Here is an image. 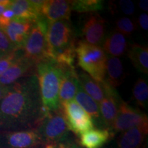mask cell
<instances>
[{
	"instance_id": "obj_5",
	"label": "cell",
	"mask_w": 148,
	"mask_h": 148,
	"mask_svg": "<svg viewBox=\"0 0 148 148\" xmlns=\"http://www.w3.org/2000/svg\"><path fill=\"white\" fill-rule=\"evenodd\" d=\"M48 23L49 21L43 16L34 22L22 49L24 56L36 64L51 59L46 38Z\"/></svg>"
},
{
	"instance_id": "obj_8",
	"label": "cell",
	"mask_w": 148,
	"mask_h": 148,
	"mask_svg": "<svg viewBox=\"0 0 148 148\" xmlns=\"http://www.w3.org/2000/svg\"><path fill=\"white\" fill-rule=\"evenodd\" d=\"M145 124H148L147 114L121 100L116 119L110 131L114 135L116 133H121L132 127Z\"/></svg>"
},
{
	"instance_id": "obj_3",
	"label": "cell",
	"mask_w": 148,
	"mask_h": 148,
	"mask_svg": "<svg viewBox=\"0 0 148 148\" xmlns=\"http://www.w3.org/2000/svg\"><path fill=\"white\" fill-rule=\"evenodd\" d=\"M36 75L44 108L47 112L60 109L59 89L62 71L59 66L52 59L41 61L36 64Z\"/></svg>"
},
{
	"instance_id": "obj_19",
	"label": "cell",
	"mask_w": 148,
	"mask_h": 148,
	"mask_svg": "<svg viewBox=\"0 0 148 148\" xmlns=\"http://www.w3.org/2000/svg\"><path fill=\"white\" fill-rule=\"evenodd\" d=\"M75 99L77 104L90 116L94 126L96 125L97 128L102 129L99 104L84 91L80 84L78 86Z\"/></svg>"
},
{
	"instance_id": "obj_29",
	"label": "cell",
	"mask_w": 148,
	"mask_h": 148,
	"mask_svg": "<svg viewBox=\"0 0 148 148\" xmlns=\"http://www.w3.org/2000/svg\"><path fill=\"white\" fill-rule=\"evenodd\" d=\"M44 148H83L79 145L78 142L73 139L71 136L66 139L52 145H43Z\"/></svg>"
},
{
	"instance_id": "obj_12",
	"label": "cell",
	"mask_w": 148,
	"mask_h": 148,
	"mask_svg": "<svg viewBox=\"0 0 148 148\" xmlns=\"http://www.w3.org/2000/svg\"><path fill=\"white\" fill-rule=\"evenodd\" d=\"M36 74V64L23 54L0 76V85L10 86L22 77Z\"/></svg>"
},
{
	"instance_id": "obj_16",
	"label": "cell",
	"mask_w": 148,
	"mask_h": 148,
	"mask_svg": "<svg viewBox=\"0 0 148 148\" xmlns=\"http://www.w3.org/2000/svg\"><path fill=\"white\" fill-rule=\"evenodd\" d=\"M148 133V124L136 126L121 133L116 148H144Z\"/></svg>"
},
{
	"instance_id": "obj_26",
	"label": "cell",
	"mask_w": 148,
	"mask_h": 148,
	"mask_svg": "<svg viewBox=\"0 0 148 148\" xmlns=\"http://www.w3.org/2000/svg\"><path fill=\"white\" fill-rule=\"evenodd\" d=\"M23 54V50L21 49L8 53L0 58V76L3 75Z\"/></svg>"
},
{
	"instance_id": "obj_17",
	"label": "cell",
	"mask_w": 148,
	"mask_h": 148,
	"mask_svg": "<svg viewBox=\"0 0 148 148\" xmlns=\"http://www.w3.org/2000/svg\"><path fill=\"white\" fill-rule=\"evenodd\" d=\"M113 136L108 130L92 128L79 135L78 143L83 148H101Z\"/></svg>"
},
{
	"instance_id": "obj_20",
	"label": "cell",
	"mask_w": 148,
	"mask_h": 148,
	"mask_svg": "<svg viewBox=\"0 0 148 148\" xmlns=\"http://www.w3.org/2000/svg\"><path fill=\"white\" fill-rule=\"evenodd\" d=\"M103 50L107 55L118 57L125 53L127 49V43L125 36L116 30H114L106 37L103 44Z\"/></svg>"
},
{
	"instance_id": "obj_18",
	"label": "cell",
	"mask_w": 148,
	"mask_h": 148,
	"mask_svg": "<svg viewBox=\"0 0 148 148\" xmlns=\"http://www.w3.org/2000/svg\"><path fill=\"white\" fill-rule=\"evenodd\" d=\"M14 14V19L34 23L40 17L41 14L28 0H12L10 8Z\"/></svg>"
},
{
	"instance_id": "obj_32",
	"label": "cell",
	"mask_w": 148,
	"mask_h": 148,
	"mask_svg": "<svg viewBox=\"0 0 148 148\" xmlns=\"http://www.w3.org/2000/svg\"><path fill=\"white\" fill-rule=\"evenodd\" d=\"M12 0H0V15L3 13L4 11L10 8Z\"/></svg>"
},
{
	"instance_id": "obj_4",
	"label": "cell",
	"mask_w": 148,
	"mask_h": 148,
	"mask_svg": "<svg viewBox=\"0 0 148 148\" xmlns=\"http://www.w3.org/2000/svg\"><path fill=\"white\" fill-rule=\"evenodd\" d=\"M75 56L78 65L85 73L98 82L105 81L107 56L100 46L80 40L75 47Z\"/></svg>"
},
{
	"instance_id": "obj_6",
	"label": "cell",
	"mask_w": 148,
	"mask_h": 148,
	"mask_svg": "<svg viewBox=\"0 0 148 148\" xmlns=\"http://www.w3.org/2000/svg\"><path fill=\"white\" fill-rule=\"evenodd\" d=\"M42 145H52L70 136V130L62 110L47 112L36 128Z\"/></svg>"
},
{
	"instance_id": "obj_27",
	"label": "cell",
	"mask_w": 148,
	"mask_h": 148,
	"mask_svg": "<svg viewBox=\"0 0 148 148\" xmlns=\"http://www.w3.org/2000/svg\"><path fill=\"white\" fill-rule=\"evenodd\" d=\"M115 30L121 33L122 34L131 35L136 29L135 24L127 17H121L115 21Z\"/></svg>"
},
{
	"instance_id": "obj_22",
	"label": "cell",
	"mask_w": 148,
	"mask_h": 148,
	"mask_svg": "<svg viewBox=\"0 0 148 148\" xmlns=\"http://www.w3.org/2000/svg\"><path fill=\"white\" fill-rule=\"evenodd\" d=\"M77 77L84 91L99 104L104 97V90L101 83L97 82L83 71L77 73Z\"/></svg>"
},
{
	"instance_id": "obj_36",
	"label": "cell",
	"mask_w": 148,
	"mask_h": 148,
	"mask_svg": "<svg viewBox=\"0 0 148 148\" xmlns=\"http://www.w3.org/2000/svg\"><path fill=\"white\" fill-rule=\"evenodd\" d=\"M36 148H44V147H43V145H40V146H39V147H36Z\"/></svg>"
},
{
	"instance_id": "obj_23",
	"label": "cell",
	"mask_w": 148,
	"mask_h": 148,
	"mask_svg": "<svg viewBox=\"0 0 148 148\" xmlns=\"http://www.w3.org/2000/svg\"><path fill=\"white\" fill-rule=\"evenodd\" d=\"M129 58L138 72L147 75L148 73V49L147 46L134 43L130 47Z\"/></svg>"
},
{
	"instance_id": "obj_7",
	"label": "cell",
	"mask_w": 148,
	"mask_h": 148,
	"mask_svg": "<svg viewBox=\"0 0 148 148\" xmlns=\"http://www.w3.org/2000/svg\"><path fill=\"white\" fill-rule=\"evenodd\" d=\"M60 106L68 128L74 134L79 136L94 128V123L90 116L75 101H66L61 103Z\"/></svg>"
},
{
	"instance_id": "obj_11",
	"label": "cell",
	"mask_w": 148,
	"mask_h": 148,
	"mask_svg": "<svg viewBox=\"0 0 148 148\" xmlns=\"http://www.w3.org/2000/svg\"><path fill=\"white\" fill-rule=\"evenodd\" d=\"M106 20L97 12L88 14L82 29L83 41L92 45H102L106 38Z\"/></svg>"
},
{
	"instance_id": "obj_33",
	"label": "cell",
	"mask_w": 148,
	"mask_h": 148,
	"mask_svg": "<svg viewBox=\"0 0 148 148\" xmlns=\"http://www.w3.org/2000/svg\"><path fill=\"white\" fill-rule=\"evenodd\" d=\"M10 86H2V85H0V101L4 97V96L6 95L7 92H8L9 89H10Z\"/></svg>"
},
{
	"instance_id": "obj_21",
	"label": "cell",
	"mask_w": 148,
	"mask_h": 148,
	"mask_svg": "<svg viewBox=\"0 0 148 148\" xmlns=\"http://www.w3.org/2000/svg\"><path fill=\"white\" fill-rule=\"evenodd\" d=\"M107 56L105 80L112 87L120 86L125 78L123 67L118 57Z\"/></svg>"
},
{
	"instance_id": "obj_25",
	"label": "cell",
	"mask_w": 148,
	"mask_h": 148,
	"mask_svg": "<svg viewBox=\"0 0 148 148\" xmlns=\"http://www.w3.org/2000/svg\"><path fill=\"white\" fill-rule=\"evenodd\" d=\"M103 1L101 0H75L71 1L72 10L78 12H96L102 10Z\"/></svg>"
},
{
	"instance_id": "obj_14",
	"label": "cell",
	"mask_w": 148,
	"mask_h": 148,
	"mask_svg": "<svg viewBox=\"0 0 148 148\" xmlns=\"http://www.w3.org/2000/svg\"><path fill=\"white\" fill-rule=\"evenodd\" d=\"M71 11V1L47 0L42 5L41 14L49 22L60 20L69 21Z\"/></svg>"
},
{
	"instance_id": "obj_13",
	"label": "cell",
	"mask_w": 148,
	"mask_h": 148,
	"mask_svg": "<svg viewBox=\"0 0 148 148\" xmlns=\"http://www.w3.org/2000/svg\"><path fill=\"white\" fill-rule=\"evenodd\" d=\"M34 23L13 19L8 25L1 27L16 50L23 49Z\"/></svg>"
},
{
	"instance_id": "obj_28",
	"label": "cell",
	"mask_w": 148,
	"mask_h": 148,
	"mask_svg": "<svg viewBox=\"0 0 148 148\" xmlns=\"http://www.w3.org/2000/svg\"><path fill=\"white\" fill-rule=\"evenodd\" d=\"M14 51L17 50L11 43L5 33L0 29V53L5 55Z\"/></svg>"
},
{
	"instance_id": "obj_34",
	"label": "cell",
	"mask_w": 148,
	"mask_h": 148,
	"mask_svg": "<svg viewBox=\"0 0 148 148\" xmlns=\"http://www.w3.org/2000/svg\"><path fill=\"white\" fill-rule=\"evenodd\" d=\"M138 5L140 9L144 11L148 10V1L147 0H140L138 1Z\"/></svg>"
},
{
	"instance_id": "obj_15",
	"label": "cell",
	"mask_w": 148,
	"mask_h": 148,
	"mask_svg": "<svg viewBox=\"0 0 148 148\" xmlns=\"http://www.w3.org/2000/svg\"><path fill=\"white\" fill-rule=\"evenodd\" d=\"M60 69L62 71V77L59 89V101L61 104L66 101L73 100L76 95L79 83L75 67Z\"/></svg>"
},
{
	"instance_id": "obj_35",
	"label": "cell",
	"mask_w": 148,
	"mask_h": 148,
	"mask_svg": "<svg viewBox=\"0 0 148 148\" xmlns=\"http://www.w3.org/2000/svg\"><path fill=\"white\" fill-rule=\"evenodd\" d=\"M5 55H6V54H5ZM3 56H5V55H3V54H1V53H0V58H2V57Z\"/></svg>"
},
{
	"instance_id": "obj_1",
	"label": "cell",
	"mask_w": 148,
	"mask_h": 148,
	"mask_svg": "<svg viewBox=\"0 0 148 148\" xmlns=\"http://www.w3.org/2000/svg\"><path fill=\"white\" fill-rule=\"evenodd\" d=\"M47 112L36 74L22 77L0 101V132L36 129Z\"/></svg>"
},
{
	"instance_id": "obj_2",
	"label": "cell",
	"mask_w": 148,
	"mask_h": 148,
	"mask_svg": "<svg viewBox=\"0 0 148 148\" xmlns=\"http://www.w3.org/2000/svg\"><path fill=\"white\" fill-rule=\"evenodd\" d=\"M48 51L56 62H66L75 57V33L66 20L49 22L46 33Z\"/></svg>"
},
{
	"instance_id": "obj_9",
	"label": "cell",
	"mask_w": 148,
	"mask_h": 148,
	"mask_svg": "<svg viewBox=\"0 0 148 148\" xmlns=\"http://www.w3.org/2000/svg\"><path fill=\"white\" fill-rule=\"evenodd\" d=\"M104 90V97L99 103L102 129L110 130L116 119L119 103L122 99L116 88L103 81L101 82Z\"/></svg>"
},
{
	"instance_id": "obj_30",
	"label": "cell",
	"mask_w": 148,
	"mask_h": 148,
	"mask_svg": "<svg viewBox=\"0 0 148 148\" xmlns=\"http://www.w3.org/2000/svg\"><path fill=\"white\" fill-rule=\"evenodd\" d=\"M118 3L120 10L127 15H132L134 12V5L130 0H121Z\"/></svg>"
},
{
	"instance_id": "obj_10",
	"label": "cell",
	"mask_w": 148,
	"mask_h": 148,
	"mask_svg": "<svg viewBox=\"0 0 148 148\" xmlns=\"http://www.w3.org/2000/svg\"><path fill=\"white\" fill-rule=\"evenodd\" d=\"M42 145L36 129L0 132V148H36Z\"/></svg>"
},
{
	"instance_id": "obj_31",
	"label": "cell",
	"mask_w": 148,
	"mask_h": 148,
	"mask_svg": "<svg viewBox=\"0 0 148 148\" xmlns=\"http://www.w3.org/2000/svg\"><path fill=\"white\" fill-rule=\"evenodd\" d=\"M138 23L140 27L144 30L148 29V15L145 13L140 14L138 18Z\"/></svg>"
},
{
	"instance_id": "obj_24",
	"label": "cell",
	"mask_w": 148,
	"mask_h": 148,
	"mask_svg": "<svg viewBox=\"0 0 148 148\" xmlns=\"http://www.w3.org/2000/svg\"><path fill=\"white\" fill-rule=\"evenodd\" d=\"M134 100L138 106L147 108L148 99V85L145 79L139 77L134 85L132 89Z\"/></svg>"
}]
</instances>
